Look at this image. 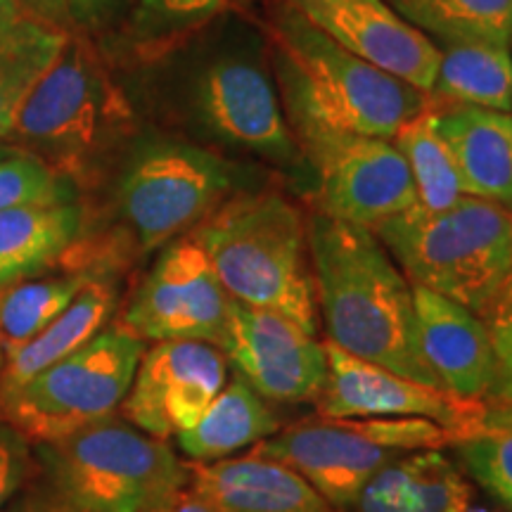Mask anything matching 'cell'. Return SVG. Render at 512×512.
I'll return each mask as SVG.
<instances>
[{
	"mask_svg": "<svg viewBox=\"0 0 512 512\" xmlns=\"http://www.w3.org/2000/svg\"><path fill=\"white\" fill-rule=\"evenodd\" d=\"M306 230L318 318L330 342L408 380L444 389L422 356L413 285L373 230L318 211Z\"/></svg>",
	"mask_w": 512,
	"mask_h": 512,
	"instance_id": "obj_1",
	"label": "cell"
},
{
	"mask_svg": "<svg viewBox=\"0 0 512 512\" xmlns=\"http://www.w3.org/2000/svg\"><path fill=\"white\" fill-rule=\"evenodd\" d=\"M290 126L392 140L432 110L427 93L382 72L278 5L271 27Z\"/></svg>",
	"mask_w": 512,
	"mask_h": 512,
	"instance_id": "obj_2",
	"label": "cell"
},
{
	"mask_svg": "<svg viewBox=\"0 0 512 512\" xmlns=\"http://www.w3.org/2000/svg\"><path fill=\"white\" fill-rule=\"evenodd\" d=\"M192 240L209 256L230 299L280 313L316 335L309 230L290 200L278 192L230 197L200 223Z\"/></svg>",
	"mask_w": 512,
	"mask_h": 512,
	"instance_id": "obj_3",
	"label": "cell"
},
{
	"mask_svg": "<svg viewBox=\"0 0 512 512\" xmlns=\"http://www.w3.org/2000/svg\"><path fill=\"white\" fill-rule=\"evenodd\" d=\"M373 233L403 268L408 283L477 316L512 273V211L477 197L463 195L444 211L415 204Z\"/></svg>",
	"mask_w": 512,
	"mask_h": 512,
	"instance_id": "obj_4",
	"label": "cell"
},
{
	"mask_svg": "<svg viewBox=\"0 0 512 512\" xmlns=\"http://www.w3.org/2000/svg\"><path fill=\"white\" fill-rule=\"evenodd\" d=\"M131 128L133 107L124 91L91 41L74 31L19 105L10 136L53 169H76L112 150Z\"/></svg>",
	"mask_w": 512,
	"mask_h": 512,
	"instance_id": "obj_5",
	"label": "cell"
},
{
	"mask_svg": "<svg viewBox=\"0 0 512 512\" xmlns=\"http://www.w3.org/2000/svg\"><path fill=\"white\" fill-rule=\"evenodd\" d=\"M50 475L76 512H152L188 489L190 467L164 439L110 418L41 444Z\"/></svg>",
	"mask_w": 512,
	"mask_h": 512,
	"instance_id": "obj_6",
	"label": "cell"
},
{
	"mask_svg": "<svg viewBox=\"0 0 512 512\" xmlns=\"http://www.w3.org/2000/svg\"><path fill=\"white\" fill-rule=\"evenodd\" d=\"M143 354L145 342L124 325L100 330L74 354L0 396V411L17 434L53 444L114 415Z\"/></svg>",
	"mask_w": 512,
	"mask_h": 512,
	"instance_id": "obj_7",
	"label": "cell"
},
{
	"mask_svg": "<svg viewBox=\"0 0 512 512\" xmlns=\"http://www.w3.org/2000/svg\"><path fill=\"white\" fill-rule=\"evenodd\" d=\"M235 183L226 159L185 143L133 152L119 178V207L143 249H157L202 223Z\"/></svg>",
	"mask_w": 512,
	"mask_h": 512,
	"instance_id": "obj_8",
	"label": "cell"
},
{
	"mask_svg": "<svg viewBox=\"0 0 512 512\" xmlns=\"http://www.w3.org/2000/svg\"><path fill=\"white\" fill-rule=\"evenodd\" d=\"M318 174V214L375 230L418 204L408 164L392 140L294 126Z\"/></svg>",
	"mask_w": 512,
	"mask_h": 512,
	"instance_id": "obj_9",
	"label": "cell"
},
{
	"mask_svg": "<svg viewBox=\"0 0 512 512\" xmlns=\"http://www.w3.org/2000/svg\"><path fill=\"white\" fill-rule=\"evenodd\" d=\"M230 294L195 240L166 247L133 294L124 328L140 339H195L223 351L230 328Z\"/></svg>",
	"mask_w": 512,
	"mask_h": 512,
	"instance_id": "obj_10",
	"label": "cell"
},
{
	"mask_svg": "<svg viewBox=\"0 0 512 512\" xmlns=\"http://www.w3.org/2000/svg\"><path fill=\"white\" fill-rule=\"evenodd\" d=\"M228 358L219 347L195 339H166L145 349L121 413L157 439L181 434L200 420L226 384Z\"/></svg>",
	"mask_w": 512,
	"mask_h": 512,
	"instance_id": "obj_11",
	"label": "cell"
},
{
	"mask_svg": "<svg viewBox=\"0 0 512 512\" xmlns=\"http://www.w3.org/2000/svg\"><path fill=\"white\" fill-rule=\"evenodd\" d=\"M223 354L240 377L271 401H318L328 382V356L316 335L280 313L235 299Z\"/></svg>",
	"mask_w": 512,
	"mask_h": 512,
	"instance_id": "obj_12",
	"label": "cell"
},
{
	"mask_svg": "<svg viewBox=\"0 0 512 512\" xmlns=\"http://www.w3.org/2000/svg\"><path fill=\"white\" fill-rule=\"evenodd\" d=\"M195 112L211 136L271 162L292 164L302 150L273 81L249 57L226 55L204 67L195 83Z\"/></svg>",
	"mask_w": 512,
	"mask_h": 512,
	"instance_id": "obj_13",
	"label": "cell"
},
{
	"mask_svg": "<svg viewBox=\"0 0 512 512\" xmlns=\"http://www.w3.org/2000/svg\"><path fill=\"white\" fill-rule=\"evenodd\" d=\"M328 382L320 396L323 418H427L456 434L479 425L486 408L375 366L325 342Z\"/></svg>",
	"mask_w": 512,
	"mask_h": 512,
	"instance_id": "obj_14",
	"label": "cell"
},
{
	"mask_svg": "<svg viewBox=\"0 0 512 512\" xmlns=\"http://www.w3.org/2000/svg\"><path fill=\"white\" fill-rule=\"evenodd\" d=\"M304 22L382 72L430 93L439 48L389 8L387 0H278Z\"/></svg>",
	"mask_w": 512,
	"mask_h": 512,
	"instance_id": "obj_15",
	"label": "cell"
},
{
	"mask_svg": "<svg viewBox=\"0 0 512 512\" xmlns=\"http://www.w3.org/2000/svg\"><path fill=\"white\" fill-rule=\"evenodd\" d=\"M252 453L287 465L339 510L354 508L370 479L403 456L375 444L349 418L299 422L259 441Z\"/></svg>",
	"mask_w": 512,
	"mask_h": 512,
	"instance_id": "obj_16",
	"label": "cell"
},
{
	"mask_svg": "<svg viewBox=\"0 0 512 512\" xmlns=\"http://www.w3.org/2000/svg\"><path fill=\"white\" fill-rule=\"evenodd\" d=\"M413 306L422 356L441 387L467 401L491 396L496 356L484 320L475 311L418 285H413Z\"/></svg>",
	"mask_w": 512,
	"mask_h": 512,
	"instance_id": "obj_17",
	"label": "cell"
},
{
	"mask_svg": "<svg viewBox=\"0 0 512 512\" xmlns=\"http://www.w3.org/2000/svg\"><path fill=\"white\" fill-rule=\"evenodd\" d=\"M190 489L214 512H344L302 475L256 453L190 467Z\"/></svg>",
	"mask_w": 512,
	"mask_h": 512,
	"instance_id": "obj_18",
	"label": "cell"
},
{
	"mask_svg": "<svg viewBox=\"0 0 512 512\" xmlns=\"http://www.w3.org/2000/svg\"><path fill=\"white\" fill-rule=\"evenodd\" d=\"M432 117L456 159L465 195L512 211V114L448 105L434 107Z\"/></svg>",
	"mask_w": 512,
	"mask_h": 512,
	"instance_id": "obj_19",
	"label": "cell"
},
{
	"mask_svg": "<svg viewBox=\"0 0 512 512\" xmlns=\"http://www.w3.org/2000/svg\"><path fill=\"white\" fill-rule=\"evenodd\" d=\"M470 486L441 451L403 453L361 491L358 512H463Z\"/></svg>",
	"mask_w": 512,
	"mask_h": 512,
	"instance_id": "obj_20",
	"label": "cell"
},
{
	"mask_svg": "<svg viewBox=\"0 0 512 512\" xmlns=\"http://www.w3.org/2000/svg\"><path fill=\"white\" fill-rule=\"evenodd\" d=\"M278 432L280 420L268 408L264 396L245 377L235 375L230 382L226 380L200 420L176 437L185 456L200 463H214Z\"/></svg>",
	"mask_w": 512,
	"mask_h": 512,
	"instance_id": "obj_21",
	"label": "cell"
},
{
	"mask_svg": "<svg viewBox=\"0 0 512 512\" xmlns=\"http://www.w3.org/2000/svg\"><path fill=\"white\" fill-rule=\"evenodd\" d=\"M72 34L0 0V138L10 136L19 105Z\"/></svg>",
	"mask_w": 512,
	"mask_h": 512,
	"instance_id": "obj_22",
	"label": "cell"
},
{
	"mask_svg": "<svg viewBox=\"0 0 512 512\" xmlns=\"http://www.w3.org/2000/svg\"><path fill=\"white\" fill-rule=\"evenodd\" d=\"M427 93L432 110L448 105L512 112V48L489 41L444 43Z\"/></svg>",
	"mask_w": 512,
	"mask_h": 512,
	"instance_id": "obj_23",
	"label": "cell"
},
{
	"mask_svg": "<svg viewBox=\"0 0 512 512\" xmlns=\"http://www.w3.org/2000/svg\"><path fill=\"white\" fill-rule=\"evenodd\" d=\"M81 214L72 202L0 211V287L41 273L72 245Z\"/></svg>",
	"mask_w": 512,
	"mask_h": 512,
	"instance_id": "obj_24",
	"label": "cell"
},
{
	"mask_svg": "<svg viewBox=\"0 0 512 512\" xmlns=\"http://www.w3.org/2000/svg\"><path fill=\"white\" fill-rule=\"evenodd\" d=\"M114 299L117 294L107 283L83 285L72 304L46 330L38 332L27 347H22L5 361L0 370V396L15 392L41 370L50 368L53 363L81 349L86 342H91L110 318Z\"/></svg>",
	"mask_w": 512,
	"mask_h": 512,
	"instance_id": "obj_25",
	"label": "cell"
},
{
	"mask_svg": "<svg viewBox=\"0 0 512 512\" xmlns=\"http://www.w3.org/2000/svg\"><path fill=\"white\" fill-rule=\"evenodd\" d=\"M387 5L434 46L512 43V0H387Z\"/></svg>",
	"mask_w": 512,
	"mask_h": 512,
	"instance_id": "obj_26",
	"label": "cell"
},
{
	"mask_svg": "<svg viewBox=\"0 0 512 512\" xmlns=\"http://www.w3.org/2000/svg\"><path fill=\"white\" fill-rule=\"evenodd\" d=\"M411 171L418 207L444 211L465 195L456 159L434 126L432 110L418 114L399 128L392 138Z\"/></svg>",
	"mask_w": 512,
	"mask_h": 512,
	"instance_id": "obj_27",
	"label": "cell"
},
{
	"mask_svg": "<svg viewBox=\"0 0 512 512\" xmlns=\"http://www.w3.org/2000/svg\"><path fill=\"white\" fill-rule=\"evenodd\" d=\"M86 283V278L69 275L0 287V349L5 361L46 330Z\"/></svg>",
	"mask_w": 512,
	"mask_h": 512,
	"instance_id": "obj_28",
	"label": "cell"
},
{
	"mask_svg": "<svg viewBox=\"0 0 512 512\" xmlns=\"http://www.w3.org/2000/svg\"><path fill=\"white\" fill-rule=\"evenodd\" d=\"M456 451L472 479L512 510V403L484 411L479 425L456 441Z\"/></svg>",
	"mask_w": 512,
	"mask_h": 512,
	"instance_id": "obj_29",
	"label": "cell"
},
{
	"mask_svg": "<svg viewBox=\"0 0 512 512\" xmlns=\"http://www.w3.org/2000/svg\"><path fill=\"white\" fill-rule=\"evenodd\" d=\"M72 183L62 171L29 152H8L0 159V211L29 204L72 202Z\"/></svg>",
	"mask_w": 512,
	"mask_h": 512,
	"instance_id": "obj_30",
	"label": "cell"
},
{
	"mask_svg": "<svg viewBox=\"0 0 512 512\" xmlns=\"http://www.w3.org/2000/svg\"><path fill=\"white\" fill-rule=\"evenodd\" d=\"M228 0H140L138 29L147 36H171L207 22Z\"/></svg>",
	"mask_w": 512,
	"mask_h": 512,
	"instance_id": "obj_31",
	"label": "cell"
},
{
	"mask_svg": "<svg viewBox=\"0 0 512 512\" xmlns=\"http://www.w3.org/2000/svg\"><path fill=\"white\" fill-rule=\"evenodd\" d=\"M496 356V382L489 399L512 403V273L482 316Z\"/></svg>",
	"mask_w": 512,
	"mask_h": 512,
	"instance_id": "obj_32",
	"label": "cell"
},
{
	"mask_svg": "<svg viewBox=\"0 0 512 512\" xmlns=\"http://www.w3.org/2000/svg\"><path fill=\"white\" fill-rule=\"evenodd\" d=\"M27 475V448L10 425H0V510L10 503Z\"/></svg>",
	"mask_w": 512,
	"mask_h": 512,
	"instance_id": "obj_33",
	"label": "cell"
},
{
	"mask_svg": "<svg viewBox=\"0 0 512 512\" xmlns=\"http://www.w3.org/2000/svg\"><path fill=\"white\" fill-rule=\"evenodd\" d=\"M22 10H27L29 15H34L43 22L53 24V27L62 31H76V24L72 19V12L67 8V0H12Z\"/></svg>",
	"mask_w": 512,
	"mask_h": 512,
	"instance_id": "obj_34",
	"label": "cell"
},
{
	"mask_svg": "<svg viewBox=\"0 0 512 512\" xmlns=\"http://www.w3.org/2000/svg\"><path fill=\"white\" fill-rule=\"evenodd\" d=\"M117 0H67V8L72 12L76 29H93L110 17Z\"/></svg>",
	"mask_w": 512,
	"mask_h": 512,
	"instance_id": "obj_35",
	"label": "cell"
},
{
	"mask_svg": "<svg viewBox=\"0 0 512 512\" xmlns=\"http://www.w3.org/2000/svg\"><path fill=\"white\" fill-rule=\"evenodd\" d=\"M190 486V484H188ZM152 512H214V508L204 501V498L192 489H183L174 501L162 505V508L152 510Z\"/></svg>",
	"mask_w": 512,
	"mask_h": 512,
	"instance_id": "obj_36",
	"label": "cell"
},
{
	"mask_svg": "<svg viewBox=\"0 0 512 512\" xmlns=\"http://www.w3.org/2000/svg\"><path fill=\"white\" fill-rule=\"evenodd\" d=\"M8 152H10V147H5L3 143H0V159H3L5 155H8Z\"/></svg>",
	"mask_w": 512,
	"mask_h": 512,
	"instance_id": "obj_37",
	"label": "cell"
},
{
	"mask_svg": "<svg viewBox=\"0 0 512 512\" xmlns=\"http://www.w3.org/2000/svg\"><path fill=\"white\" fill-rule=\"evenodd\" d=\"M463 512H489V510H486V508H470V505H467Z\"/></svg>",
	"mask_w": 512,
	"mask_h": 512,
	"instance_id": "obj_38",
	"label": "cell"
},
{
	"mask_svg": "<svg viewBox=\"0 0 512 512\" xmlns=\"http://www.w3.org/2000/svg\"><path fill=\"white\" fill-rule=\"evenodd\" d=\"M3 363H5V356H3V349H0V370H3Z\"/></svg>",
	"mask_w": 512,
	"mask_h": 512,
	"instance_id": "obj_39",
	"label": "cell"
},
{
	"mask_svg": "<svg viewBox=\"0 0 512 512\" xmlns=\"http://www.w3.org/2000/svg\"><path fill=\"white\" fill-rule=\"evenodd\" d=\"M510 48H512V43H510Z\"/></svg>",
	"mask_w": 512,
	"mask_h": 512,
	"instance_id": "obj_40",
	"label": "cell"
}]
</instances>
